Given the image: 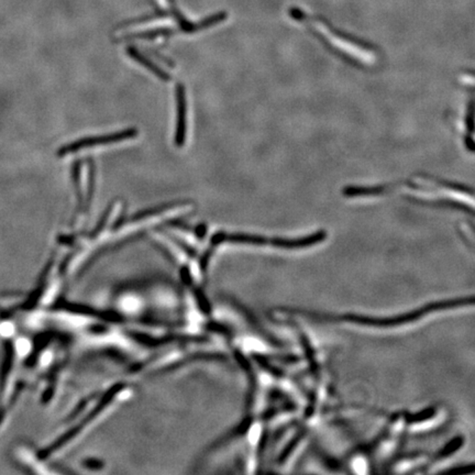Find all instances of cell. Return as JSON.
I'll list each match as a JSON object with an SVG mask.
<instances>
[{
  "mask_svg": "<svg viewBox=\"0 0 475 475\" xmlns=\"http://www.w3.org/2000/svg\"><path fill=\"white\" fill-rule=\"evenodd\" d=\"M398 188H409L414 193L409 198L415 203L433 207L462 209L473 215L472 188L462 184L425 175L376 186H347L342 193L348 198L373 197L387 194Z\"/></svg>",
  "mask_w": 475,
  "mask_h": 475,
  "instance_id": "1",
  "label": "cell"
},
{
  "mask_svg": "<svg viewBox=\"0 0 475 475\" xmlns=\"http://www.w3.org/2000/svg\"><path fill=\"white\" fill-rule=\"evenodd\" d=\"M156 8L152 14L131 21L128 25H151V28L129 36L136 39H167L176 34H196L211 28L227 19V14L218 12L197 23L186 19L178 7L175 0H154Z\"/></svg>",
  "mask_w": 475,
  "mask_h": 475,
  "instance_id": "2",
  "label": "cell"
},
{
  "mask_svg": "<svg viewBox=\"0 0 475 475\" xmlns=\"http://www.w3.org/2000/svg\"><path fill=\"white\" fill-rule=\"evenodd\" d=\"M294 19L302 21L310 27L311 30L318 36L324 43L336 53L341 59L345 60L353 66L372 67L378 64L380 56L378 50L369 43L356 39L352 36L336 29L331 28V25L320 19H311L303 12H292Z\"/></svg>",
  "mask_w": 475,
  "mask_h": 475,
  "instance_id": "3",
  "label": "cell"
},
{
  "mask_svg": "<svg viewBox=\"0 0 475 475\" xmlns=\"http://www.w3.org/2000/svg\"><path fill=\"white\" fill-rule=\"evenodd\" d=\"M467 300H452V302H443V303L429 304V305L418 309V310L411 311L407 314L400 315V316L389 317V318H372V317L356 316V315L345 314V315H320V314H309L314 315L310 318H315L317 320H325V321H345V323L360 324V325L371 326V327H394V326L402 325V324L411 323L415 320H418L422 316L433 313V311L441 310V309H448L450 307H456L459 305H465Z\"/></svg>",
  "mask_w": 475,
  "mask_h": 475,
  "instance_id": "4",
  "label": "cell"
},
{
  "mask_svg": "<svg viewBox=\"0 0 475 475\" xmlns=\"http://www.w3.org/2000/svg\"><path fill=\"white\" fill-rule=\"evenodd\" d=\"M327 238L326 231H318L310 236H303L300 239H282V238H267V236H253L247 234H227V232H218L212 238V245H217L223 242L230 243H240V245H271L281 249H303L323 242Z\"/></svg>",
  "mask_w": 475,
  "mask_h": 475,
  "instance_id": "5",
  "label": "cell"
},
{
  "mask_svg": "<svg viewBox=\"0 0 475 475\" xmlns=\"http://www.w3.org/2000/svg\"><path fill=\"white\" fill-rule=\"evenodd\" d=\"M138 132L134 129L129 130L120 131L117 134H107V136H89L85 139L77 140L70 145H64L59 151L60 156H67L72 153L78 152L87 147H98V145H112L117 142L125 141V140L134 139Z\"/></svg>",
  "mask_w": 475,
  "mask_h": 475,
  "instance_id": "6",
  "label": "cell"
},
{
  "mask_svg": "<svg viewBox=\"0 0 475 475\" xmlns=\"http://www.w3.org/2000/svg\"><path fill=\"white\" fill-rule=\"evenodd\" d=\"M176 108H178V121H176L175 145L183 147L186 140L187 127V100L186 90L182 84L176 87Z\"/></svg>",
  "mask_w": 475,
  "mask_h": 475,
  "instance_id": "7",
  "label": "cell"
},
{
  "mask_svg": "<svg viewBox=\"0 0 475 475\" xmlns=\"http://www.w3.org/2000/svg\"><path fill=\"white\" fill-rule=\"evenodd\" d=\"M128 54L130 58L134 60V61L138 62L139 64L142 66H145L147 70L150 71L153 73L156 77L161 78L162 81L169 82L171 80V76L167 74V73L163 72V71L158 66V65L154 64L150 60L147 59L142 53L138 52V51L134 49V47H129Z\"/></svg>",
  "mask_w": 475,
  "mask_h": 475,
  "instance_id": "8",
  "label": "cell"
}]
</instances>
